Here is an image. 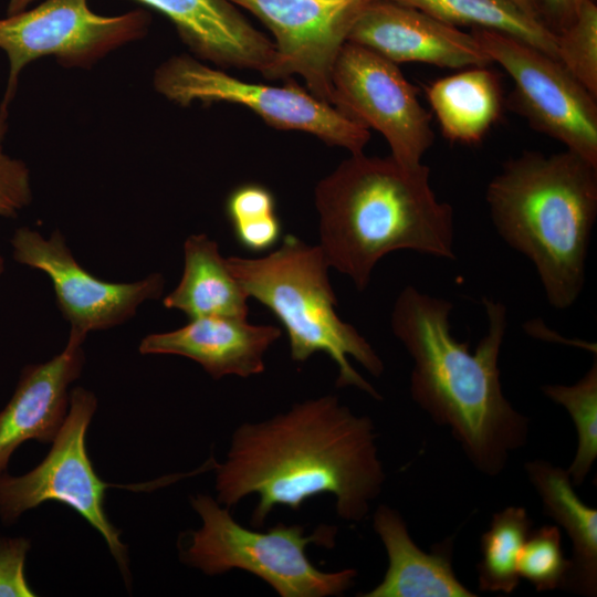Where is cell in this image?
Instances as JSON below:
<instances>
[{
  "mask_svg": "<svg viewBox=\"0 0 597 597\" xmlns=\"http://www.w3.org/2000/svg\"><path fill=\"white\" fill-rule=\"evenodd\" d=\"M376 438L371 419L353 413L333 395L243 422L214 468L217 501L231 509L256 494L250 525L260 528L276 506L300 511L306 500L331 494L337 515L358 523L386 479Z\"/></svg>",
  "mask_w": 597,
  "mask_h": 597,
  "instance_id": "1",
  "label": "cell"
},
{
  "mask_svg": "<svg viewBox=\"0 0 597 597\" xmlns=\"http://www.w3.org/2000/svg\"><path fill=\"white\" fill-rule=\"evenodd\" d=\"M488 329L473 353L451 333L452 303L406 286L396 298L391 329L413 360L412 399L448 427L474 468L499 475L511 452L528 437L530 419L504 397L499 356L507 327L506 307L482 300Z\"/></svg>",
  "mask_w": 597,
  "mask_h": 597,
  "instance_id": "2",
  "label": "cell"
},
{
  "mask_svg": "<svg viewBox=\"0 0 597 597\" xmlns=\"http://www.w3.org/2000/svg\"><path fill=\"white\" fill-rule=\"evenodd\" d=\"M430 169L391 156L352 154L315 187L321 248L329 266L359 291L377 262L397 250L453 260L454 216L430 182Z\"/></svg>",
  "mask_w": 597,
  "mask_h": 597,
  "instance_id": "3",
  "label": "cell"
},
{
  "mask_svg": "<svg viewBox=\"0 0 597 597\" xmlns=\"http://www.w3.org/2000/svg\"><path fill=\"white\" fill-rule=\"evenodd\" d=\"M495 230L535 266L547 302L570 307L586 280L597 218V166L565 151H524L486 188Z\"/></svg>",
  "mask_w": 597,
  "mask_h": 597,
  "instance_id": "4",
  "label": "cell"
},
{
  "mask_svg": "<svg viewBox=\"0 0 597 597\" xmlns=\"http://www.w3.org/2000/svg\"><path fill=\"white\" fill-rule=\"evenodd\" d=\"M227 263L249 297L265 305L284 326L292 360L304 363L323 352L338 366L337 387L353 386L381 399L349 363L350 356L376 377L384 371L371 345L338 317L329 265L321 245L286 234L281 247L266 256H230Z\"/></svg>",
  "mask_w": 597,
  "mask_h": 597,
  "instance_id": "5",
  "label": "cell"
},
{
  "mask_svg": "<svg viewBox=\"0 0 597 597\" xmlns=\"http://www.w3.org/2000/svg\"><path fill=\"white\" fill-rule=\"evenodd\" d=\"M190 503L202 525L187 533L180 558L203 574L245 570L281 597L341 596L354 585L355 569L323 572L306 555L308 544L333 548L336 526L321 524L310 535L301 525L284 523L256 531L242 526L229 509L209 495L198 494Z\"/></svg>",
  "mask_w": 597,
  "mask_h": 597,
  "instance_id": "6",
  "label": "cell"
},
{
  "mask_svg": "<svg viewBox=\"0 0 597 597\" xmlns=\"http://www.w3.org/2000/svg\"><path fill=\"white\" fill-rule=\"evenodd\" d=\"M153 84L157 93L175 104H239L275 129L307 133L350 154L362 153L370 139L368 128L290 78L283 86L250 83L181 54L156 69Z\"/></svg>",
  "mask_w": 597,
  "mask_h": 597,
  "instance_id": "7",
  "label": "cell"
},
{
  "mask_svg": "<svg viewBox=\"0 0 597 597\" xmlns=\"http://www.w3.org/2000/svg\"><path fill=\"white\" fill-rule=\"evenodd\" d=\"M151 15L135 9L117 15L92 11L87 0H44L0 19V49L9 60V78L0 105V142L20 72L52 55L64 67L88 69L108 53L144 38Z\"/></svg>",
  "mask_w": 597,
  "mask_h": 597,
  "instance_id": "8",
  "label": "cell"
},
{
  "mask_svg": "<svg viewBox=\"0 0 597 597\" xmlns=\"http://www.w3.org/2000/svg\"><path fill=\"white\" fill-rule=\"evenodd\" d=\"M96 407L92 391L82 387L72 389L65 421L41 463L20 476L0 472V519L3 524H12L25 511L45 501L69 505L104 537L128 583L127 547L104 510L105 491L113 485L95 473L86 451V431Z\"/></svg>",
  "mask_w": 597,
  "mask_h": 597,
  "instance_id": "9",
  "label": "cell"
},
{
  "mask_svg": "<svg viewBox=\"0 0 597 597\" xmlns=\"http://www.w3.org/2000/svg\"><path fill=\"white\" fill-rule=\"evenodd\" d=\"M492 63L514 82L511 107L530 125L597 166V104L555 57L505 32L471 28Z\"/></svg>",
  "mask_w": 597,
  "mask_h": 597,
  "instance_id": "10",
  "label": "cell"
},
{
  "mask_svg": "<svg viewBox=\"0 0 597 597\" xmlns=\"http://www.w3.org/2000/svg\"><path fill=\"white\" fill-rule=\"evenodd\" d=\"M332 105L366 128L379 132L391 157L406 167L421 165L432 146L431 114L398 64L346 42L332 72Z\"/></svg>",
  "mask_w": 597,
  "mask_h": 597,
  "instance_id": "11",
  "label": "cell"
},
{
  "mask_svg": "<svg viewBox=\"0 0 597 597\" xmlns=\"http://www.w3.org/2000/svg\"><path fill=\"white\" fill-rule=\"evenodd\" d=\"M273 34L274 56L262 75H300L306 90L332 105V72L348 35L375 0H230Z\"/></svg>",
  "mask_w": 597,
  "mask_h": 597,
  "instance_id": "12",
  "label": "cell"
},
{
  "mask_svg": "<svg viewBox=\"0 0 597 597\" xmlns=\"http://www.w3.org/2000/svg\"><path fill=\"white\" fill-rule=\"evenodd\" d=\"M13 259L48 275L70 335L85 339L90 332L122 325L149 300L161 296L165 279L151 273L135 282H108L85 270L60 230L49 238L21 227L10 240Z\"/></svg>",
  "mask_w": 597,
  "mask_h": 597,
  "instance_id": "13",
  "label": "cell"
},
{
  "mask_svg": "<svg viewBox=\"0 0 597 597\" xmlns=\"http://www.w3.org/2000/svg\"><path fill=\"white\" fill-rule=\"evenodd\" d=\"M347 41L366 46L396 64L420 62L448 69L492 64L471 32L391 0L373 1L353 27Z\"/></svg>",
  "mask_w": 597,
  "mask_h": 597,
  "instance_id": "14",
  "label": "cell"
},
{
  "mask_svg": "<svg viewBox=\"0 0 597 597\" xmlns=\"http://www.w3.org/2000/svg\"><path fill=\"white\" fill-rule=\"evenodd\" d=\"M85 339L69 335L64 349L52 359L25 366L14 392L0 411V472L27 440L52 443L70 408V385L83 369Z\"/></svg>",
  "mask_w": 597,
  "mask_h": 597,
  "instance_id": "15",
  "label": "cell"
},
{
  "mask_svg": "<svg viewBox=\"0 0 597 597\" xmlns=\"http://www.w3.org/2000/svg\"><path fill=\"white\" fill-rule=\"evenodd\" d=\"M166 15L189 50L219 69L266 72L273 42L230 0H135Z\"/></svg>",
  "mask_w": 597,
  "mask_h": 597,
  "instance_id": "16",
  "label": "cell"
},
{
  "mask_svg": "<svg viewBox=\"0 0 597 597\" xmlns=\"http://www.w3.org/2000/svg\"><path fill=\"white\" fill-rule=\"evenodd\" d=\"M281 334L276 326L252 325L247 318L198 317L178 329L145 336L138 350L190 358L213 379L247 378L265 370L264 355Z\"/></svg>",
  "mask_w": 597,
  "mask_h": 597,
  "instance_id": "17",
  "label": "cell"
},
{
  "mask_svg": "<svg viewBox=\"0 0 597 597\" xmlns=\"http://www.w3.org/2000/svg\"><path fill=\"white\" fill-rule=\"evenodd\" d=\"M381 540L388 568L383 580L359 597H475L455 576L451 541L440 543L431 553L420 549L409 535L402 516L381 504L373 516Z\"/></svg>",
  "mask_w": 597,
  "mask_h": 597,
  "instance_id": "18",
  "label": "cell"
},
{
  "mask_svg": "<svg viewBox=\"0 0 597 597\" xmlns=\"http://www.w3.org/2000/svg\"><path fill=\"white\" fill-rule=\"evenodd\" d=\"M525 471L537 491L545 514L565 528L572 544L570 567L562 589L595 597L597 595V510L575 493L567 470L536 459Z\"/></svg>",
  "mask_w": 597,
  "mask_h": 597,
  "instance_id": "19",
  "label": "cell"
},
{
  "mask_svg": "<svg viewBox=\"0 0 597 597\" xmlns=\"http://www.w3.org/2000/svg\"><path fill=\"white\" fill-rule=\"evenodd\" d=\"M184 272L163 304L189 320L208 316L248 318L249 295L231 273L218 243L206 234H191L184 244Z\"/></svg>",
  "mask_w": 597,
  "mask_h": 597,
  "instance_id": "20",
  "label": "cell"
},
{
  "mask_svg": "<svg viewBox=\"0 0 597 597\" xmlns=\"http://www.w3.org/2000/svg\"><path fill=\"white\" fill-rule=\"evenodd\" d=\"M426 96L443 136L464 145L480 143L503 107L500 81L488 66L438 78L426 86Z\"/></svg>",
  "mask_w": 597,
  "mask_h": 597,
  "instance_id": "21",
  "label": "cell"
},
{
  "mask_svg": "<svg viewBox=\"0 0 597 597\" xmlns=\"http://www.w3.org/2000/svg\"><path fill=\"white\" fill-rule=\"evenodd\" d=\"M444 23L491 29L514 35L557 59L556 34L505 0H391Z\"/></svg>",
  "mask_w": 597,
  "mask_h": 597,
  "instance_id": "22",
  "label": "cell"
},
{
  "mask_svg": "<svg viewBox=\"0 0 597 597\" xmlns=\"http://www.w3.org/2000/svg\"><path fill=\"white\" fill-rule=\"evenodd\" d=\"M532 531V520L521 506H507L492 515L481 536L482 558L476 565L479 589L511 594L520 583L519 558Z\"/></svg>",
  "mask_w": 597,
  "mask_h": 597,
  "instance_id": "23",
  "label": "cell"
},
{
  "mask_svg": "<svg viewBox=\"0 0 597 597\" xmlns=\"http://www.w3.org/2000/svg\"><path fill=\"white\" fill-rule=\"evenodd\" d=\"M542 391L563 406L572 417L578 433L575 458L567 469L573 485L585 481L597 458V362L576 384L545 385Z\"/></svg>",
  "mask_w": 597,
  "mask_h": 597,
  "instance_id": "24",
  "label": "cell"
},
{
  "mask_svg": "<svg viewBox=\"0 0 597 597\" xmlns=\"http://www.w3.org/2000/svg\"><path fill=\"white\" fill-rule=\"evenodd\" d=\"M235 240L250 252L266 251L280 242L282 224L271 190L256 182L235 187L226 201Z\"/></svg>",
  "mask_w": 597,
  "mask_h": 597,
  "instance_id": "25",
  "label": "cell"
},
{
  "mask_svg": "<svg viewBox=\"0 0 597 597\" xmlns=\"http://www.w3.org/2000/svg\"><path fill=\"white\" fill-rule=\"evenodd\" d=\"M557 60L597 97V6L586 0L574 21L556 33Z\"/></svg>",
  "mask_w": 597,
  "mask_h": 597,
  "instance_id": "26",
  "label": "cell"
},
{
  "mask_svg": "<svg viewBox=\"0 0 597 597\" xmlns=\"http://www.w3.org/2000/svg\"><path fill=\"white\" fill-rule=\"evenodd\" d=\"M561 532L555 525L531 531L519 558V575L537 591L562 588L570 567L564 556Z\"/></svg>",
  "mask_w": 597,
  "mask_h": 597,
  "instance_id": "27",
  "label": "cell"
},
{
  "mask_svg": "<svg viewBox=\"0 0 597 597\" xmlns=\"http://www.w3.org/2000/svg\"><path fill=\"white\" fill-rule=\"evenodd\" d=\"M32 202L28 166L3 151L0 142V217L14 218Z\"/></svg>",
  "mask_w": 597,
  "mask_h": 597,
  "instance_id": "28",
  "label": "cell"
},
{
  "mask_svg": "<svg viewBox=\"0 0 597 597\" xmlns=\"http://www.w3.org/2000/svg\"><path fill=\"white\" fill-rule=\"evenodd\" d=\"M31 542L25 537H0V597H32L24 563Z\"/></svg>",
  "mask_w": 597,
  "mask_h": 597,
  "instance_id": "29",
  "label": "cell"
},
{
  "mask_svg": "<svg viewBox=\"0 0 597 597\" xmlns=\"http://www.w3.org/2000/svg\"><path fill=\"white\" fill-rule=\"evenodd\" d=\"M586 0H541L542 23L553 33L568 27Z\"/></svg>",
  "mask_w": 597,
  "mask_h": 597,
  "instance_id": "30",
  "label": "cell"
},
{
  "mask_svg": "<svg viewBox=\"0 0 597 597\" xmlns=\"http://www.w3.org/2000/svg\"><path fill=\"white\" fill-rule=\"evenodd\" d=\"M525 15L540 21L541 20V0H505Z\"/></svg>",
  "mask_w": 597,
  "mask_h": 597,
  "instance_id": "31",
  "label": "cell"
},
{
  "mask_svg": "<svg viewBox=\"0 0 597 597\" xmlns=\"http://www.w3.org/2000/svg\"><path fill=\"white\" fill-rule=\"evenodd\" d=\"M36 0H10L7 9V14H12L25 10L29 4Z\"/></svg>",
  "mask_w": 597,
  "mask_h": 597,
  "instance_id": "32",
  "label": "cell"
},
{
  "mask_svg": "<svg viewBox=\"0 0 597 597\" xmlns=\"http://www.w3.org/2000/svg\"><path fill=\"white\" fill-rule=\"evenodd\" d=\"M4 269H6L4 259H3V256H2L1 253H0V279H1V276L3 275V273H4Z\"/></svg>",
  "mask_w": 597,
  "mask_h": 597,
  "instance_id": "33",
  "label": "cell"
}]
</instances>
